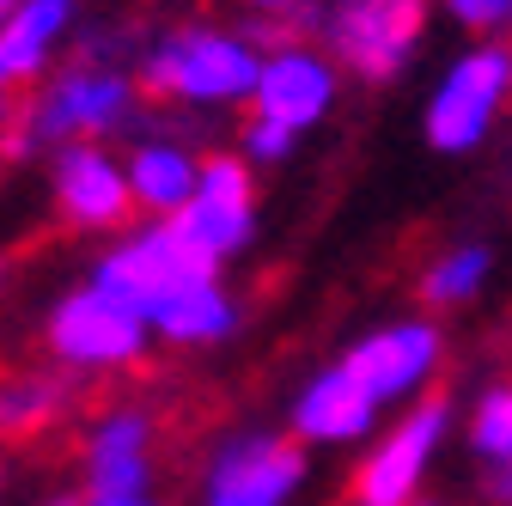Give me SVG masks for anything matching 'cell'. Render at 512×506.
<instances>
[{
  "mask_svg": "<svg viewBox=\"0 0 512 506\" xmlns=\"http://www.w3.org/2000/svg\"><path fill=\"white\" fill-rule=\"evenodd\" d=\"M445 13H452L458 25H470V31H500V25H512V0H439Z\"/></svg>",
  "mask_w": 512,
  "mask_h": 506,
  "instance_id": "44dd1931",
  "label": "cell"
},
{
  "mask_svg": "<svg viewBox=\"0 0 512 506\" xmlns=\"http://www.w3.org/2000/svg\"><path fill=\"white\" fill-rule=\"evenodd\" d=\"M378 397L360 385V378L336 360L324 372H311L299 397H293V439L299 446H354L378 427Z\"/></svg>",
  "mask_w": 512,
  "mask_h": 506,
  "instance_id": "4fadbf2b",
  "label": "cell"
},
{
  "mask_svg": "<svg viewBox=\"0 0 512 506\" xmlns=\"http://www.w3.org/2000/svg\"><path fill=\"white\" fill-rule=\"evenodd\" d=\"M43 342L61 366L74 372H116V366H135L153 342V324L141 318L135 305H122L116 293H104L98 281L61 293L49 324H43Z\"/></svg>",
  "mask_w": 512,
  "mask_h": 506,
  "instance_id": "3957f363",
  "label": "cell"
},
{
  "mask_svg": "<svg viewBox=\"0 0 512 506\" xmlns=\"http://www.w3.org/2000/svg\"><path fill=\"white\" fill-rule=\"evenodd\" d=\"M128 189H135V208L177 220L202 189V159L177 141H141L128 153Z\"/></svg>",
  "mask_w": 512,
  "mask_h": 506,
  "instance_id": "e0dca14e",
  "label": "cell"
},
{
  "mask_svg": "<svg viewBox=\"0 0 512 506\" xmlns=\"http://www.w3.org/2000/svg\"><path fill=\"white\" fill-rule=\"evenodd\" d=\"M238 7H250V13H281V7H299V0H238Z\"/></svg>",
  "mask_w": 512,
  "mask_h": 506,
  "instance_id": "d4e9b609",
  "label": "cell"
},
{
  "mask_svg": "<svg viewBox=\"0 0 512 506\" xmlns=\"http://www.w3.org/2000/svg\"><path fill=\"white\" fill-rule=\"evenodd\" d=\"M147 476H153V421L141 409H110L86 433L92 494H147Z\"/></svg>",
  "mask_w": 512,
  "mask_h": 506,
  "instance_id": "5bb4252c",
  "label": "cell"
},
{
  "mask_svg": "<svg viewBox=\"0 0 512 506\" xmlns=\"http://www.w3.org/2000/svg\"><path fill=\"white\" fill-rule=\"evenodd\" d=\"M74 25V0H19L13 13H0V80L25 86L49 68L55 43Z\"/></svg>",
  "mask_w": 512,
  "mask_h": 506,
  "instance_id": "2e32d148",
  "label": "cell"
},
{
  "mask_svg": "<svg viewBox=\"0 0 512 506\" xmlns=\"http://www.w3.org/2000/svg\"><path fill=\"white\" fill-rule=\"evenodd\" d=\"M305 446L281 433H238L214 452L202 506H293L305 488Z\"/></svg>",
  "mask_w": 512,
  "mask_h": 506,
  "instance_id": "52a82bcc",
  "label": "cell"
},
{
  "mask_svg": "<svg viewBox=\"0 0 512 506\" xmlns=\"http://www.w3.org/2000/svg\"><path fill=\"white\" fill-rule=\"evenodd\" d=\"M232 330H238V299L220 287V275H196L153 305V336L177 348H214Z\"/></svg>",
  "mask_w": 512,
  "mask_h": 506,
  "instance_id": "9a60e30c",
  "label": "cell"
},
{
  "mask_svg": "<svg viewBox=\"0 0 512 506\" xmlns=\"http://www.w3.org/2000/svg\"><path fill=\"white\" fill-rule=\"evenodd\" d=\"M482 494H488L494 506H512V470H488V476H482Z\"/></svg>",
  "mask_w": 512,
  "mask_h": 506,
  "instance_id": "603a6c76",
  "label": "cell"
},
{
  "mask_svg": "<svg viewBox=\"0 0 512 506\" xmlns=\"http://www.w3.org/2000/svg\"><path fill=\"white\" fill-rule=\"evenodd\" d=\"M49 189H55V208L68 226H86V232H110L135 214V189H128V159L104 153L98 141H80V147H55V165H49Z\"/></svg>",
  "mask_w": 512,
  "mask_h": 506,
  "instance_id": "7c38bea8",
  "label": "cell"
},
{
  "mask_svg": "<svg viewBox=\"0 0 512 506\" xmlns=\"http://www.w3.org/2000/svg\"><path fill=\"white\" fill-rule=\"evenodd\" d=\"M439 354H445L439 324H427V318H397V324L360 336V342L342 354V366L360 378L378 403H403V397H415L427 378L439 372Z\"/></svg>",
  "mask_w": 512,
  "mask_h": 506,
  "instance_id": "8fae6325",
  "label": "cell"
},
{
  "mask_svg": "<svg viewBox=\"0 0 512 506\" xmlns=\"http://www.w3.org/2000/svg\"><path fill=\"white\" fill-rule=\"evenodd\" d=\"M49 506H74V500H49Z\"/></svg>",
  "mask_w": 512,
  "mask_h": 506,
  "instance_id": "484cf974",
  "label": "cell"
},
{
  "mask_svg": "<svg viewBox=\"0 0 512 506\" xmlns=\"http://www.w3.org/2000/svg\"><path fill=\"white\" fill-rule=\"evenodd\" d=\"M421 31H427V0H348L324 25L336 68L360 80H397L421 49Z\"/></svg>",
  "mask_w": 512,
  "mask_h": 506,
  "instance_id": "8992f818",
  "label": "cell"
},
{
  "mask_svg": "<svg viewBox=\"0 0 512 506\" xmlns=\"http://www.w3.org/2000/svg\"><path fill=\"white\" fill-rule=\"evenodd\" d=\"M336 92H342V74L330 68L324 49L281 43V49L263 55V80H256L250 110L263 122H281V129L305 135V129H317V122L336 110Z\"/></svg>",
  "mask_w": 512,
  "mask_h": 506,
  "instance_id": "30bf717a",
  "label": "cell"
},
{
  "mask_svg": "<svg viewBox=\"0 0 512 506\" xmlns=\"http://www.w3.org/2000/svg\"><path fill=\"white\" fill-rule=\"evenodd\" d=\"M293 147H299V135L281 129V122H263V116H250V122H244V141H238V153H244L250 165H287Z\"/></svg>",
  "mask_w": 512,
  "mask_h": 506,
  "instance_id": "ffe728a7",
  "label": "cell"
},
{
  "mask_svg": "<svg viewBox=\"0 0 512 506\" xmlns=\"http://www.w3.org/2000/svg\"><path fill=\"white\" fill-rule=\"evenodd\" d=\"M506 98H512V43L482 37L476 49H464L452 68L439 74V86L427 98V116H421L427 147L445 153V159L476 153L494 135Z\"/></svg>",
  "mask_w": 512,
  "mask_h": 506,
  "instance_id": "7a4b0ae2",
  "label": "cell"
},
{
  "mask_svg": "<svg viewBox=\"0 0 512 506\" xmlns=\"http://www.w3.org/2000/svg\"><path fill=\"white\" fill-rule=\"evenodd\" d=\"M470 452L488 470H512V385H488L470 415Z\"/></svg>",
  "mask_w": 512,
  "mask_h": 506,
  "instance_id": "d6986e66",
  "label": "cell"
},
{
  "mask_svg": "<svg viewBox=\"0 0 512 506\" xmlns=\"http://www.w3.org/2000/svg\"><path fill=\"white\" fill-rule=\"evenodd\" d=\"M177 238L208 257L214 269L232 263L238 250L256 238V171L244 153H220V159H202V189L177 220Z\"/></svg>",
  "mask_w": 512,
  "mask_h": 506,
  "instance_id": "ba28073f",
  "label": "cell"
},
{
  "mask_svg": "<svg viewBox=\"0 0 512 506\" xmlns=\"http://www.w3.org/2000/svg\"><path fill=\"white\" fill-rule=\"evenodd\" d=\"M128 110H135V80H122L116 68H98V61H80V68L55 74L37 104L25 110L31 141L49 147H80V141H104L116 135Z\"/></svg>",
  "mask_w": 512,
  "mask_h": 506,
  "instance_id": "277c9868",
  "label": "cell"
},
{
  "mask_svg": "<svg viewBox=\"0 0 512 506\" xmlns=\"http://www.w3.org/2000/svg\"><path fill=\"white\" fill-rule=\"evenodd\" d=\"M86 506H159L153 494H92Z\"/></svg>",
  "mask_w": 512,
  "mask_h": 506,
  "instance_id": "cb8c5ba5",
  "label": "cell"
},
{
  "mask_svg": "<svg viewBox=\"0 0 512 506\" xmlns=\"http://www.w3.org/2000/svg\"><path fill=\"white\" fill-rule=\"evenodd\" d=\"M445 427H452V403H439V397L415 403V409L372 446V458L360 464V476H354V506H415L421 476H427V464H433V452H439Z\"/></svg>",
  "mask_w": 512,
  "mask_h": 506,
  "instance_id": "9c48e42d",
  "label": "cell"
},
{
  "mask_svg": "<svg viewBox=\"0 0 512 506\" xmlns=\"http://www.w3.org/2000/svg\"><path fill=\"white\" fill-rule=\"evenodd\" d=\"M336 7H348V0H336Z\"/></svg>",
  "mask_w": 512,
  "mask_h": 506,
  "instance_id": "4316f807",
  "label": "cell"
},
{
  "mask_svg": "<svg viewBox=\"0 0 512 506\" xmlns=\"http://www.w3.org/2000/svg\"><path fill=\"white\" fill-rule=\"evenodd\" d=\"M55 403V385H13L7 391V433H25L31 421H43Z\"/></svg>",
  "mask_w": 512,
  "mask_h": 506,
  "instance_id": "7402d4cb",
  "label": "cell"
},
{
  "mask_svg": "<svg viewBox=\"0 0 512 506\" xmlns=\"http://www.w3.org/2000/svg\"><path fill=\"white\" fill-rule=\"evenodd\" d=\"M488 269H494V250L488 244H452L439 263H427L421 299L427 305H470L488 287Z\"/></svg>",
  "mask_w": 512,
  "mask_h": 506,
  "instance_id": "ac0fdd59",
  "label": "cell"
},
{
  "mask_svg": "<svg viewBox=\"0 0 512 506\" xmlns=\"http://www.w3.org/2000/svg\"><path fill=\"white\" fill-rule=\"evenodd\" d=\"M196 275H220V269L208 257H196V250L177 238L171 220H153L141 232H122L104 257H98V269H92V281L104 293H116L122 305H135L147 324H153V305L165 293H177L183 281H196Z\"/></svg>",
  "mask_w": 512,
  "mask_h": 506,
  "instance_id": "5b68a950",
  "label": "cell"
},
{
  "mask_svg": "<svg viewBox=\"0 0 512 506\" xmlns=\"http://www.w3.org/2000/svg\"><path fill=\"white\" fill-rule=\"evenodd\" d=\"M256 80H263V49H256L250 37H238V31H214V25L171 31L141 61V86L153 98L196 104V110L250 104Z\"/></svg>",
  "mask_w": 512,
  "mask_h": 506,
  "instance_id": "6da1fadb",
  "label": "cell"
}]
</instances>
